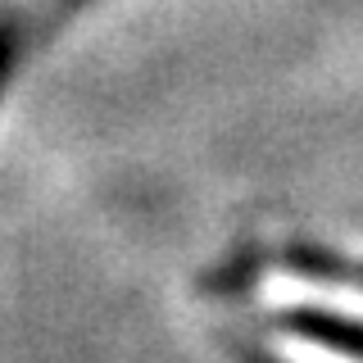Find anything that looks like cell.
Returning <instances> with one entry per match:
<instances>
[{
  "label": "cell",
  "instance_id": "1",
  "mask_svg": "<svg viewBox=\"0 0 363 363\" xmlns=\"http://www.w3.org/2000/svg\"><path fill=\"white\" fill-rule=\"evenodd\" d=\"M268 327L291 332V336H300V340H313V345L332 350V354H345V359L363 363V323H359V318H345V313H332V309L300 304V309H277V313H268Z\"/></svg>",
  "mask_w": 363,
  "mask_h": 363
},
{
  "label": "cell",
  "instance_id": "2",
  "mask_svg": "<svg viewBox=\"0 0 363 363\" xmlns=\"http://www.w3.org/2000/svg\"><path fill=\"white\" fill-rule=\"evenodd\" d=\"M281 268L300 272V277H313V281H359L363 286V264H345L332 250H309V245H286L277 255Z\"/></svg>",
  "mask_w": 363,
  "mask_h": 363
},
{
  "label": "cell",
  "instance_id": "3",
  "mask_svg": "<svg viewBox=\"0 0 363 363\" xmlns=\"http://www.w3.org/2000/svg\"><path fill=\"white\" fill-rule=\"evenodd\" d=\"M241 359L245 363H281V359H272V354H264V350H255V345H241Z\"/></svg>",
  "mask_w": 363,
  "mask_h": 363
}]
</instances>
